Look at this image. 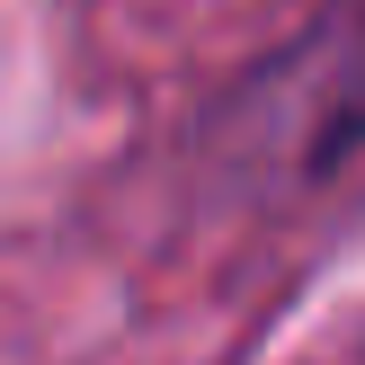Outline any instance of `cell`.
<instances>
[{"instance_id": "1", "label": "cell", "mask_w": 365, "mask_h": 365, "mask_svg": "<svg viewBox=\"0 0 365 365\" xmlns=\"http://www.w3.org/2000/svg\"><path fill=\"white\" fill-rule=\"evenodd\" d=\"M356 143H365V0L330 9V27L312 36V170H330Z\"/></svg>"}]
</instances>
